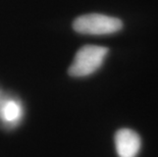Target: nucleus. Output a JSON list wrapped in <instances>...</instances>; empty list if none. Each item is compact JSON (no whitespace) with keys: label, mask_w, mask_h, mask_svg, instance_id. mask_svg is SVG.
Here are the masks:
<instances>
[{"label":"nucleus","mask_w":158,"mask_h":157,"mask_svg":"<svg viewBox=\"0 0 158 157\" xmlns=\"http://www.w3.org/2000/svg\"><path fill=\"white\" fill-rule=\"evenodd\" d=\"M107 54L108 48L102 46L86 45L80 48L69 68V76L73 78L91 76L101 68Z\"/></svg>","instance_id":"f257e3e1"},{"label":"nucleus","mask_w":158,"mask_h":157,"mask_svg":"<svg viewBox=\"0 0 158 157\" xmlns=\"http://www.w3.org/2000/svg\"><path fill=\"white\" fill-rule=\"evenodd\" d=\"M75 31L86 35H109L123 29V22L113 16L90 13L81 15L73 22Z\"/></svg>","instance_id":"f03ea898"},{"label":"nucleus","mask_w":158,"mask_h":157,"mask_svg":"<svg viewBox=\"0 0 158 157\" xmlns=\"http://www.w3.org/2000/svg\"><path fill=\"white\" fill-rule=\"evenodd\" d=\"M114 145L118 157H137L142 148V140L134 130L120 129L114 135Z\"/></svg>","instance_id":"7ed1b4c3"},{"label":"nucleus","mask_w":158,"mask_h":157,"mask_svg":"<svg viewBox=\"0 0 158 157\" xmlns=\"http://www.w3.org/2000/svg\"><path fill=\"white\" fill-rule=\"evenodd\" d=\"M23 108L16 99H5L0 102V125L6 129H13L22 122Z\"/></svg>","instance_id":"20e7f679"}]
</instances>
